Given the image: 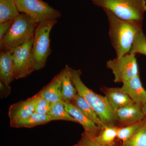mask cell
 Listing matches in <instances>:
<instances>
[{
    "label": "cell",
    "mask_w": 146,
    "mask_h": 146,
    "mask_svg": "<svg viewBox=\"0 0 146 146\" xmlns=\"http://www.w3.org/2000/svg\"><path fill=\"white\" fill-rule=\"evenodd\" d=\"M109 24V36L112 46L119 58L129 53L135 39L143 31V22L125 21L109 10L103 9Z\"/></svg>",
    "instance_id": "1"
},
{
    "label": "cell",
    "mask_w": 146,
    "mask_h": 146,
    "mask_svg": "<svg viewBox=\"0 0 146 146\" xmlns=\"http://www.w3.org/2000/svg\"><path fill=\"white\" fill-rule=\"evenodd\" d=\"M68 68L78 94L83 97L98 115L103 128L118 127L119 122L116 113L106 97L95 93L85 85L81 79L82 73L80 70H75L69 67Z\"/></svg>",
    "instance_id": "2"
},
{
    "label": "cell",
    "mask_w": 146,
    "mask_h": 146,
    "mask_svg": "<svg viewBox=\"0 0 146 146\" xmlns=\"http://www.w3.org/2000/svg\"><path fill=\"white\" fill-rule=\"evenodd\" d=\"M37 24L28 15L21 13L6 34L0 40V49L12 53L33 37Z\"/></svg>",
    "instance_id": "3"
},
{
    "label": "cell",
    "mask_w": 146,
    "mask_h": 146,
    "mask_svg": "<svg viewBox=\"0 0 146 146\" xmlns=\"http://www.w3.org/2000/svg\"><path fill=\"white\" fill-rule=\"evenodd\" d=\"M95 5L106 9L125 21L143 22L146 0H91Z\"/></svg>",
    "instance_id": "4"
},
{
    "label": "cell",
    "mask_w": 146,
    "mask_h": 146,
    "mask_svg": "<svg viewBox=\"0 0 146 146\" xmlns=\"http://www.w3.org/2000/svg\"><path fill=\"white\" fill-rule=\"evenodd\" d=\"M57 20L42 22L37 24L33 36L32 59L35 71L41 70L46 64L52 51L50 35Z\"/></svg>",
    "instance_id": "5"
},
{
    "label": "cell",
    "mask_w": 146,
    "mask_h": 146,
    "mask_svg": "<svg viewBox=\"0 0 146 146\" xmlns=\"http://www.w3.org/2000/svg\"><path fill=\"white\" fill-rule=\"evenodd\" d=\"M20 13L31 17L37 24L57 20L61 17L60 11L42 0H15Z\"/></svg>",
    "instance_id": "6"
},
{
    "label": "cell",
    "mask_w": 146,
    "mask_h": 146,
    "mask_svg": "<svg viewBox=\"0 0 146 146\" xmlns=\"http://www.w3.org/2000/svg\"><path fill=\"white\" fill-rule=\"evenodd\" d=\"M106 65L112 71L116 83H124L139 74L136 55L133 54L110 59Z\"/></svg>",
    "instance_id": "7"
},
{
    "label": "cell",
    "mask_w": 146,
    "mask_h": 146,
    "mask_svg": "<svg viewBox=\"0 0 146 146\" xmlns=\"http://www.w3.org/2000/svg\"><path fill=\"white\" fill-rule=\"evenodd\" d=\"M33 37L11 53L15 79L25 78L35 71L32 59Z\"/></svg>",
    "instance_id": "8"
},
{
    "label": "cell",
    "mask_w": 146,
    "mask_h": 146,
    "mask_svg": "<svg viewBox=\"0 0 146 146\" xmlns=\"http://www.w3.org/2000/svg\"><path fill=\"white\" fill-rule=\"evenodd\" d=\"M38 96L39 93L26 100L11 105L8 110L10 123L27 119L34 113Z\"/></svg>",
    "instance_id": "9"
},
{
    "label": "cell",
    "mask_w": 146,
    "mask_h": 146,
    "mask_svg": "<svg viewBox=\"0 0 146 146\" xmlns=\"http://www.w3.org/2000/svg\"><path fill=\"white\" fill-rule=\"evenodd\" d=\"M119 127L126 126L138 122L145 117L142 107L133 103L118 110L115 112Z\"/></svg>",
    "instance_id": "10"
},
{
    "label": "cell",
    "mask_w": 146,
    "mask_h": 146,
    "mask_svg": "<svg viewBox=\"0 0 146 146\" xmlns=\"http://www.w3.org/2000/svg\"><path fill=\"white\" fill-rule=\"evenodd\" d=\"M100 90L115 112L118 110L135 103L121 88L103 86Z\"/></svg>",
    "instance_id": "11"
},
{
    "label": "cell",
    "mask_w": 146,
    "mask_h": 146,
    "mask_svg": "<svg viewBox=\"0 0 146 146\" xmlns=\"http://www.w3.org/2000/svg\"><path fill=\"white\" fill-rule=\"evenodd\" d=\"M64 102L66 110L77 121L78 123L80 124L83 127L84 132L94 138L99 134L102 128L100 127L94 121L87 117L70 102Z\"/></svg>",
    "instance_id": "12"
},
{
    "label": "cell",
    "mask_w": 146,
    "mask_h": 146,
    "mask_svg": "<svg viewBox=\"0 0 146 146\" xmlns=\"http://www.w3.org/2000/svg\"><path fill=\"white\" fill-rule=\"evenodd\" d=\"M121 88L136 104L142 107L146 104V90L141 82L139 74L123 83Z\"/></svg>",
    "instance_id": "13"
},
{
    "label": "cell",
    "mask_w": 146,
    "mask_h": 146,
    "mask_svg": "<svg viewBox=\"0 0 146 146\" xmlns=\"http://www.w3.org/2000/svg\"><path fill=\"white\" fill-rule=\"evenodd\" d=\"M15 79L12 53L9 51L0 52V82L9 85Z\"/></svg>",
    "instance_id": "14"
},
{
    "label": "cell",
    "mask_w": 146,
    "mask_h": 146,
    "mask_svg": "<svg viewBox=\"0 0 146 146\" xmlns=\"http://www.w3.org/2000/svg\"><path fill=\"white\" fill-rule=\"evenodd\" d=\"M68 67L69 66L66 65L59 74L62 100L64 102H71L78 95V92L71 78Z\"/></svg>",
    "instance_id": "15"
},
{
    "label": "cell",
    "mask_w": 146,
    "mask_h": 146,
    "mask_svg": "<svg viewBox=\"0 0 146 146\" xmlns=\"http://www.w3.org/2000/svg\"><path fill=\"white\" fill-rule=\"evenodd\" d=\"M40 96L52 104L63 100L60 88V77L58 74L39 92Z\"/></svg>",
    "instance_id": "16"
},
{
    "label": "cell",
    "mask_w": 146,
    "mask_h": 146,
    "mask_svg": "<svg viewBox=\"0 0 146 146\" xmlns=\"http://www.w3.org/2000/svg\"><path fill=\"white\" fill-rule=\"evenodd\" d=\"M52 121L48 114H42L35 112L28 118L22 121L11 123V127L14 128H31L42 125Z\"/></svg>",
    "instance_id": "17"
},
{
    "label": "cell",
    "mask_w": 146,
    "mask_h": 146,
    "mask_svg": "<svg viewBox=\"0 0 146 146\" xmlns=\"http://www.w3.org/2000/svg\"><path fill=\"white\" fill-rule=\"evenodd\" d=\"M71 103L87 117L94 121L100 127L102 128V123L100 117L83 97L78 94L71 101Z\"/></svg>",
    "instance_id": "18"
},
{
    "label": "cell",
    "mask_w": 146,
    "mask_h": 146,
    "mask_svg": "<svg viewBox=\"0 0 146 146\" xmlns=\"http://www.w3.org/2000/svg\"><path fill=\"white\" fill-rule=\"evenodd\" d=\"M20 13L15 0H0V23L13 21Z\"/></svg>",
    "instance_id": "19"
},
{
    "label": "cell",
    "mask_w": 146,
    "mask_h": 146,
    "mask_svg": "<svg viewBox=\"0 0 146 146\" xmlns=\"http://www.w3.org/2000/svg\"><path fill=\"white\" fill-rule=\"evenodd\" d=\"M48 115L51 118L52 121L64 120L78 123L66 110L63 100L53 104L50 110Z\"/></svg>",
    "instance_id": "20"
},
{
    "label": "cell",
    "mask_w": 146,
    "mask_h": 146,
    "mask_svg": "<svg viewBox=\"0 0 146 146\" xmlns=\"http://www.w3.org/2000/svg\"><path fill=\"white\" fill-rule=\"evenodd\" d=\"M118 127V126H109L103 128L99 134L94 139L103 145L112 144L117 139Z\"/></svg>",
    "instance_id": "21"
},
{
    "label": "cell",
    "mask_w": 146,
    "mask_h": 146,
    "mask_svg": "<svg viewBox=\"0 0 146 146\" xmlns=\"http://www.w3.org/2000/svg\"><path fill=\"white\" fill-rule=\"evenodd\" d=\"M144 120L145 119L130 125L118 127L117 139L121 141L122 143L129 140L141 128L143 124Z\"/></svg>",
    "instance_id": "22"
},
{
    "label": "cell",
    "mask_w": 146,
    "mask_h": 146,
    "mask_svg": "<svg viewBox=\"0 0 146 146\" xmlns=\"http://www.w3.org/2000/svg\"><path fill=\"white\" fill-rule=\"evenodd\" d=\"M122 146H146V116L141 128L129 140L122 143Z\"/></svg>",
    "instance_id": "23"
},
{
    "label": "cell",
    "mask_w": 146,
    "mask_h": 146,
    "mask_svg": "<svg viewBox=\"0 0 146 146\" xmlns=\"http://www.w3.org/2000/svg\"><path fill=\"white\" fill-rule=\"evenodd\" d=\"M130 53L136 55L141 54L146 56V36L143 31L136 36Z\"/></svg>",
    "instance_id": "24"
},
{
    "label": "cell",
    "mask_w": 146,
    "mask_h": 146,
    "mask_svg": "<svg viewBox=\"0 0 146 146\" xmlns=\"http://www.w3.org/2000/svg\"><path fill=\"white\" fill-rule=\"evenodd\" d=\"M39 96L35 105V112L42 114H48L50 110L52 104L42 98L39 93Z\"/></svg>",
    "instance_id": "25"
},
{
    "label": "cell",
    "mask_w": 146,
    "mask_h": 146,
    "mask_svg": "<svg viewBox=\"0 0 146 146\" xmlns=\"http://www.w3.org/2000/svg\"><path fill=\"white\" fill-rule=\"evenodd\" d=\"M73 146H104L96 141L94 137L84 132L77 143Z\"/></svg>",
    "instance_id": "26"
},
{
    "label": "cell",
    "mask_w": 146,
    "mask_h": 146,
    "mask_svg": "<svg viewBox=\"0 0 146 146\" xmlns=\"http://www.w3.org/2000/svg\"><path fill=\"white\" fill-rule=\"evenodd\" d=\"M13 21H7L0 23V40L2 39L6 34L13 23Z\"/></svg>",
    "instance_id": "27"
},
{
    "label": "cell",
    "mask_w": 146,
    "mask_h": 146,
    "mask_svg": "<svg viewBox=\"0 0 146 146\" xmlns=\"http://www.w3.org/2000/svg\"><path fill=\"white\" fill-rule=\"evenodd\" d=\"M1 98H5L10 94L11 88L9 85H4L0 82Z\"/></svg>",
    "instance_id": "28"
},
{
    "label": "cell",
    "mask_w": 146,
    "mask_h": 146,
    "mask_svg": "<svg viewBox=\"0 0 146 146\" xmlns=\"http://www.w3.org/2000/svg\"><path fill=\"white\" fill-rule=\"evenodd\" d=\"M104 146H122V142L120 140L117 139L114 143L109 145H106Z\"/></svg>",
    "instance_id": "29"
},
{
    "label": "cell",
    "mask_w": 146,
    "mask_h": 146,
    "mask_svg": "<svg viewBox=\"0 0 146 146\" xmlns=\"http://www.w3.org/2000/svg\"><path fill=\"white\" fill-rule=\"evenodd\" d=\"M142 108L144 114H145V116H146V104L144 105L143 106H142Z\"/></svg>",
    "instance_id": "30"
}]
</instances>
